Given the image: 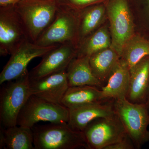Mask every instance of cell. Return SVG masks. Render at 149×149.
I'll return each mask as SVG.
<instances>
[{
  "label": "cell",
  "instance_id": "27",
  "mask_svg": "<svg viewBox=\"0 0 149 149\" xmlns=\"http://www.w3.org/2000/svg\"><path fill=\"white\" fill-rule=\"evenodd\" d=\"M147 107H148V111L149 116V102L146 104Z\"/></svg>",
  "mask_w": 149,
  "mask_h": 149
},
{
  "label": "cell",
  "instance_id": "12",
  "mask_svg": "<svg viewBox=\"0 0 149 149\" xmlns=\"http://www.w3.org/2000/svg\"><path fill=\"white\" fill-rule=\"evenodd\" d=\"M32 95L53 103L61 104L69 86L66 70L35 79H30Z\"/></svg>",
  "mask_w": 149,
  "mask_h": 149
},
{
  "label": "cell",
  "instance_id": "26",
  "mask_svg": "<svg viewBox=\"0 0 149 149\" xmlns=\"http://www.w3.org/2000/svg\"><path fill=\"white\" fill-rule=\"evenodd\" d=\"M149 102V85L148 89V93H147V96L146 98V104H148Z\"/></svg>",
  "mask_w": 149,
  "mask_h": 149
},
{
  "label": "cell",
  "instance_id": "15",
  "mask_svg": "<svg viewBox=\"0 0 149 149\" xmlns=\"http://www.w3.org/2000/svg\"><path fill=\"white\" fill-rule=\"evenodd\" d=\"M130 70V84L126 99L135 103L146 104L149 85V56Z\"/></svg>",
  "mask_w": 149,
  "mask_h": 149
},
{
  "label": "cell",
  "instance_id": "21",
  "mask_svg": "<svg viewBox=\"0 0 149 149\" xmlns=\"http://www.w3.org/2000/svg\"><path fill=\"white\" fill-rule=\"evenodd\" d=\"M111 39L105 28L93 32L77 49L76 57H90L93 54L111 47Z\"/></svg>",
  "mask_w": 149,
  "mask_h": 149
},
{
  "label": "cell",
  "instance_id": "2",
  "mask_svg": "<svg viewBox=\"0 0 149 149\" xmlns=\"http://www.w3.org/2000/svg\"><path fill=\"white\" fill-rule=\"evenodd\" d=\"M14 7L29 40L35 43L53 20L59 6L57 0H22Z\"/></svg>",
  "mask_w": 149,
  "mask_h": 149
},
{
  "label": "cell",
  "instance_id": "13",
  "mask_svg": "<svg viewBox=\"0 0 149 149\" xmlns=\"http://www.w3.org/2000/svg\"><path fill=\"white\" fill-rule=\"evenodd\" d=\"M109 100L69 109L68 124L73 130L83 132L93 120L115 115L113 101H109Z\"/></svg>",
  "mask_w": 149,
  "mask_h": 149
},
{
  "label": "cell",
  "instance_id": "1",
  "mask_svg": "<svg viewBox=\"0 0 149 149\" xmlns=\"http://www.w3.org/2000/svg\"><path fill=\"white\" fill-rule=\"evenodd\" d=\"M35 149H89L84 133L67 123L35 125L32 128Z\"/></svg>",
  "mask_w": 149,
  "mask_h": 149
},
{
  "label": "cell",
  "instance_id": "25",
  "mask_svg": "<svg viewBox=\"0 0 149 149\" xmlns=\"http://www.w3.org/2000/svg\"><path fill=\"white\" fill-rule=\"evenodd\" d=\"M22 0H0L1 7L13 6L16 5Z\"/></svg>",
  "mask_w": 149,
  "mask_h": 149
},
{
  "label": "cell",
  "instance_id": "22",
  "mask_svg": "<svg viewBox=\"0 0 149 149\" xmlns=\"http://www.w3.org/2000/svg\"><path fill=\"white\" fill-rule=\"evenodd\" d=\"M149 56V40L139 36H133L127 43L121 58L130 70L146 57Z\"/></svg>",
  "mask_w": 149,
  "mask_h": 149
},
{
  "label": "cell",
  "instance_id": "8",
  "mask_svg": "<svg viewBox=\"0 0 149 149\" xmlns=\"http://www.w3.org/2000/svg\"><path fill=\"white\" fill-rule=\"evenodd\" d=\"M112 48L121 58L127 43L133 37L134 25L127 0H112L108 6Z\"/></svg>",
  "mask_w": 149,
  "mask_h": 149
},
{
  "label": "cell",
  "instance_id": "18",
  "mask_svg": "<svg viewBox=\"0 0 149 149\" xmlns=\"http://www.w3.org/2000/svg\"><path fill=\"white\" fill-rule=\"evenodd\" d=\"M0 149H35L32 128L18 125L1 127Z\"/></svg>",
  "mask_w": 149,
  "mask_h": 149
},
{
  "label": "cell",
  "instance_id": "6",
  "mask_svg": "<svg viewBox=\"0 0 149 149\" xmlns=\"http://www.w3.org/2000/svg\"><path fill=\"white\" fill-rule=\"evenodd\" d=\"M83 132L89 149H105L128 136L116 114L93 120Z\"/></svg>",
  "mask_w": 149,
  "mask_h": 149
},
{
  "label": "cell",
  "instance_id": "7",
  "mask_svg": "<svg viewBox=\"0 0 149 149\" xmlns=\"http://www.w3.org/2000/svg\"><path fill=\"white\" fill-rule=\"evenodd\" d=\"M76 11L59 6L53 20L40 35L35 44L47 47L68 42L74 43L77 27Z\"/></svg>",
  "mask_w": 149,
  "mask_h": 149
},
{
  "label": "cell",
  "instance_id": "5",
  "mask_svg": "<svg viewBox=\"0 0 149 149\" xmlns=\"http://www.w3.org/2000/svg\"><path fill=\"white\" fill-rule=\"evenodd\" d=\"M69 109L61 104L53 103L31 95L19 114L17 125L32 128L37 123H67Z\"/></svg>",
  "mask_w": 149,
  "mask_h": 149
},
{
  "label": "cell",
  "instance_id": "17",
  "mask_svg": "<svg viewBox=\"0 0 149 149\" xmlns=\"http://www.w3.org/2000/svg\"><path fill=\"white\" fill-rule=\"evenodd\" d=\"M77 13V32L74 44L77 49L87 38L93 34L100 23L104 15L103 6L86 7Z\"/></svg>",
  "mask_w": 149,
  "mask_h": 149
},
{
  "label": "cell",
  "instance_id": "11",
  "mask_svg": "<svg viewBox=\"0 0 149 149\" xmlns=\"http://www.w3.org/2000/svg\"><path fill=\"white\" fill-rule=\"evenodd\" d=\"M77 48L73 42L58 45L42 56L39 64L29 72L30 79H35L66 70L76 57Z\"/></svg>",
  "mask_w": 149,
  "mask_h": 149
},
{
  "label": "cell",
  "instance_id": "4",
  "mask_svg": "<svg viewBox=\"0 0 149 149\" xmlns=\"http://www.w3.org/2000/svg\"><path fill=\"white\" fill-rule=\"evenodd\" d=\"M31 95L29 71L3 85L0 93V120L3 127L17 125L19 112Z\"/></svg>",
  "mask_w": 149,
  "mask_h": 149
},
{
  "label": "cell",
  "instance_id": "28",
  "mask_svg": "<svg viewBox=\"0 0 149 149\" xmlns=\"http://www.w3.org/2000/svg\"><path fill=\"white\" fill-rule=\"evenodd\" d=\"M148 3H149V0H148Z\"/></svg>",
  "mask_w": 149,
  "mask_h": 149
},
{
  "label": "cell",
  "instance_id": "24",
  "mask_svg": "<svg viewBox=\"0 0 149 149\" xmlns=\"http://www.w3.org/2000/svg\"><path fill=\"white\" fill-rule=\"evenodd\" d=\"M135 146L128 136L117 143L106 147L105 149H133Z\"/></svg>",
  "mask_w": 149,
  "mask_h": 149
},
{
  "label": "cell",
  "instance_id": "16",
  "mask_svg": "<svg viewBox=\"0 0 149 149\" xmlns=\"http://www.w3.org/2000/svg\"><path fill=\"white\" fill-rule=\"evenodd\" d=\"M69 87L91 85L103 87L93 73L90 63V57H76L72 60L66 70Z\"/></svg>",
  "mask_w": 149,
  "mask_h": 149
},
{
  "label": "cell",
  "instance_id": "3",
  "mask_svg": "<svg viewBox=\"0 0 149 149\" xmlns=\"http://www.w3.org/2000/svg\"><path fill=\"white\" fill-rule=\"evenodd\" d=\"M116 114L124 126L135 148H140L149 141V116L145 103H135L126 98L113 100Z\"/></svg>",
  "mask_w": 149,
  "mask_h": 149
},
{
  "label": "cell",
  "instance_id": "9",
  "mask_svg": "<svg viewBox=\"0 0 149 149\" xmlns=\"http://www.w3.org/2000/svg\"><path fill=\"white\" fill-rule=\"evenodd\" d=\"M29 41L27 31L13 6L0 8V54H12Z\"/></svg>",
  "mask_w": 149,
  "mask_h": 149
},
{
  "label": "cell",
  "instance_id": "19",
  "mask_svg": "<svg viewBox=\"0 0 149 149\" xmlns=\"http://www.w3.org/2000/svg\"><path fill=\"white\" fill-rule=\"evenodd\" d=\"M101 90L91 85L69 87L61 104L68 109L105 100Z\"/></svg>",
  "mask_w": 149,
  "mask_h": 149
},
{
  "label": "cell",
  "instance_id": "14",
  "mask_svg": "<svg viewBox=\"0 0 149 149\" xmlns=\"http://www.w3.org/2000/svg\"><path fill=\"white\" fill-rule=\"evenodd\" d=\"M130 80V69L126 62L122 58H120L110 75L106 84L101 88L104 99L126 98Z\"/></svg>",
  "mask_w": 149,
  "mask_h": 149
},
{
  "label": "cell",
  "instance_id": "20",
  "mask_svg": "<svg viewBox=\"0 0 149 149\" xmlns=\"http://www.w3.org/2000/svg\"><path fill=\"white\" fill-rule=\"evenodd\" d=\"M120 58L117 53L111 47L97 52L90 57L93 73L102 85L105 82L107 83Z\"/></svg>",
  "mask_w": 149,
  "mask_h": 149
},
{
  "label": "cell",
  "instance_id": "23",
  "mask_svg": "<svg viewBox=\"0 0 149 149\" xmlns=\"http://www.w3.org/2000/svg\"><path fill=\"white\" fill-rule=\"evenodd\" d=\"M99 0H57L58 5L78 10L85 8Z\"/></svg>",
  "mask_w": 149,
  "mask_h": 149
},
{
  "label": "cell",
  "instance_id": "10",
  "mask_svg": "<svg viewBox=\"0 0 149 149\" xmlns=\"http://www.w3.org/2000/svg\"><path fill=\"white\" fill-rule=\"evenodd\" d=\"M58 45L44 47L27 41L11 55L0 74V84L16 79L28 70L27 65L33 59L42 57Z\"/></svg>",
  "mask_w": 149,
  "mask_h": 149
}]
</instances>
